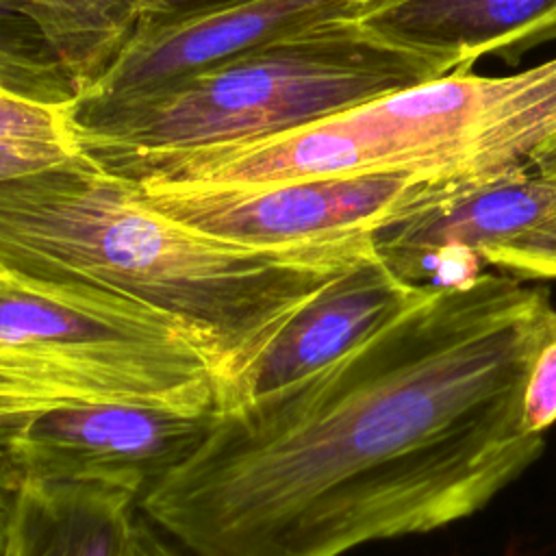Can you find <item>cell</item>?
Instances as JSON below:
<instances>
[{
    "mask_svg": "<svg viewBox=\"0 0 556 556\" xmlns=\"http://www.w3.org/2000/svg\"><path fill=\"white\" fill-rule=\"evenodd\" d=\"M554 311L510 274L430 287L319 371L215 410L139 508L191 556H341L471 517L543 452L521 397Z\"/></svg>",
    "mask_w": 556,
    "mask_h": 556,
    "instance_id": "cell-1",
    "label": "cell"
},
{
    "mask_svg": "<svg viewBox=\"0 0 556 556\" xmlns=\"http://www.w3.org/2000/svg\"><path fill=\"white\" fill-rule=\"evenodd\" d=\"M371 252L376 235L289 250L213 239L83 150L0 180V274L100 287L172 315L208 354L217 397L295 308Z\"/></svg>",
    "mask_w": 556,
    "mask_h": 556,
    "instance_id": "cell-2",
    "label": "cell"
},
{
    "mask_svg": "<svg viewBox=\"0 0 556 556\" xmlns=\"http://www.w3.org/2000/svg\"><path fill=\"white\" fill-rule=\"evenodd\" d=\"M554 135L556 56L504 76L454 70L254 141L135 152L124 172L139 185L185 187L367 172L476 182L528 167Z\"/></svg>",
    "mask_w": 556,
    "mask_h": 556,
    "instance_id": "cell-3",
    "label": "cell"
},
{
    "mask_svg": "<svg viewBox=\"0 0 556 556\" xmlns=\"http://www.w3.org/2000/svg\"><path fill=\"white\" fill-rule=\"evenodd\" d=\"M447 72L341 20L67 119L87 154L193 150L271 137Z\"/></svg>",
    "mask_w": 556,
    "mask_h": 556,
    "instance_id": "cell-4",
    "label": "cell"
},
{
    "mask_svg": "<svg viewBox=\"0 0 556 556\" xmlns=\"http://www.w3.org/2000/svg\"><path fill=\"white\" fill-rule=\"evenodd\" d=\"M80 404L215 413L217 376L172 315L115 291L0 274V432Z\"/></svg>",
    "mask_w": 556,
    "mask_h": 556,
    "instance_id": "cell-5",
    "label": "cell"
},
{
    "mask_svg": "<svg viewBox=\"0 0 556 556\" xmlns=\"http://www.w3.org/2000/svg\"><path fill=\"white\" fill-rule=\"evenodd\" d=\"M135 182V180H132ZM458 185L408 172L339 174L261 185H139L141 200L213 239L256 250L376 235Z\"/></svg>",
    "mask_w": 556,
    "mask_h": 556,
    "instance_id": "cell-6",
    "label": "cell"
},
{
    "mask_svg": "<svg viewBox=\"0 0 556 556\" xmlns=\"http://www.w3.org/2000/svg\"><path fill=\"white\" fill-rule=\"evenodd\" d=\"M213 413L141 404H80L0 432V495L30 482H85L139 500L202 441Z\"/></svg>",
    "mask_w": 556,
    "mask_h": 556,
    "instance_id": "cell-7",
    "label": "cell"
},
{
    "mask_svg": "<svg viewBox=\"0 0 556 556\" xmlns=\"http://www.w3.org/2000/svg\"><path fill=\"white\" fill-rule=\"evenodd\" d=\"M378 0H224L146 15L111 65L67 113L104 109L154 91L235 54L341 20H358Z\"/></svg>",
    "mask_w": 556,
    "mask_h": 556,
    "instance_id": "cell-8",
    "label": "cell"
},
{
    "mask_svg": "<svg viewBox=\"0 0 556 556\" xmlns=\"http://www.w3.org/2000/svg\"><path fill=\"white\" fill-rule=\"evenodd\" d=\"M556 215V176L528 167L465 182L376 232V250L404 280L447 287L476 278L482 252Z\"/></svg>",
    "mask_w": 556,
    "mask_h": 556,
    "instance_id": "cell-9",
    "label": "cell"
},
{
    "mask_svg": "<svg viewBox=\"0 0 556 556\" xmlns=\"http://www.w3.org/2000/svg\"><path fill=\"white\" fill-rule=\"evenodd\" d=\"M430 287L397 276L376 252L315 291L219 393L224 410L293 384L371 337Z\"/></svg>",
    "mask_w": 556,
    "mask_h": 556,
    "instance_id": "cell-10",
    "label": "cell"
},
{
    "mask_svg": "<svg viewBox=\"0 0 556 556\" xmlns=\"http://www.w3.org/2000/svg\"><path fill=\"white\" fill-rule=\"evenodd\" d=\"M358 22L382 41L454 70L515 63L556 41V0H378Z\"/></svg>",
    "mask_w": 556,
    "mask_h": 556,
    "instance_id": "cell-11",
    "label": "cell"
},
{
    "mask_svg": "<svg viewBox=\"0 0 556 556\" xmlns=\"http://www.w3.org/2000/svg\"><path fill=\"white\" fill-rule=\"evenodd\" d=\"M0 556H124L139 497L85 482H30L2 495Z\"/></svg>",
    "mask_w": 556,
    "mask_h": 556,
    "instance_id": "cell-12",
    "label": "cell"
},
{
    "mask_svg": "<svg viewBox=\"0 0 556 556\" xmlns=\"http://www.w3.org/2000/svg\"><path fill=\"white\" fill-rule=\"evenodd\" d=\"M150 13L148 0H33L30 4V20L80 91L111 65Z\"/></svg>",
    "mask_w": 556,
    "mask_h": 556,
    "instance_id": "cell-13",
    "label": "cell"
},
{
    "mask_svg": "<svg viewBox=\"0 0 556 556\" xmlns=\"http://www.w3.org/2000/svg\"><path fill=\"white\" fill-rule=\"evenodd\" d=\"M0 87L46 104L67 106L78 83L28 15L0 13Z\"/></svg>",
    "mask_w": 556,
    "mask_h": 556,
    "instance_id": "cell-14",
    "label": "cell"
},
{
    "mask_svg": "<svg viewBox=\"0 0 556 556\" xmlns=\"http://www.w3.org/2000/svg\"><path fill=\"white\" fill-rule=\"evenodd\" d=\"M482 261L521 280L556 278V215L523 235L486 248Z\"/></svg>",
    "mask_w": 556,
    "mask_h": 556,
    "instance_id": "cell-15",
    "label": "cell"
},
{
    "mask_svg": "<svg viewBox=\"0 0 556 556\" xmlns=\"http://www.w3.org/2000/svg\"><path fill=\"white\" fill-rule=\"evenodd\" d=\"M521 424L534 434H545L556 424V311L526 378Z\"/></svg>",
    "mask_w": 556,
    "mask_h": 556,
    "instance_id": "cell-16",
    "label": "cell"
},
{
    "mask_svg": "<svg viewBox=\"0 0 556 556\" xmlns=\"http://www.w3.org/2000/svg\"><path fill=\"white\" fill-rule=\"evenodd\" d=\"M124 556H191L185 547L172 541L163 530L146 519H135L130 539L126 543Z\"/></svg>",
    "mask_w": 556,
    "mask_h": 556,
    "instance_id": "cell-17",
    "label": "cell"
},
{
    "mask_svg": "<svg viewBox=\"0 0 556 556\" xmlns=\"http://www.w3.org/2000/svg\"><path fill=\"white\" fill-rule=\"evenodd\" d=\"M530 167L543 174L556 176V135L545 141L532 156H530Z\"/></svg>",
    "mask_w": 556,
    "mask_h": 556,
    "instance_id": "cell-18",
    "label": "cell"
},
{
    "mask_svg": "<svg viewBox=\"0 0 556 556\" xmlns=\"http://www.w3.org/2000/svg\"><path fill=\"white\" fill-rule=\"evenodd\" d=\"M215 2H224V0H161V9H159V13L187 11V9L206 7V4H215Z\"/></svg>",
    "mask_w": 556,
    "mask_h": 556,
    "instance_id": "cell-19",
    "label": "cell"
},
{
    "mask_svg": "<svg viewBox=\"0 0 556 556\" xmlns=\"http://www.w3.org/2000/svg\"><path fill=\"white\" fill-rule=\"evenodd\" d=\"M33 0H0V13H17L30 17Z\"/></svg>",
    "mask_w": 556,
    "mask_h": 556,
    "instance_id": "cell-20",
    "label": "cell"
},
{
    "mask_svg": "<svg viewBox=\"0 0 556 556\" xmlns=\"http://www.w3.org/2000/svg\"><path fill=\"white\" fill-rule=\"evenodd\" d=\"M148 2H150V9H152V13H150V15L159 13V9H161V0H148Z\"/></svg>",
    "mask_w": 556,
    "mask_h": 556,
    "instance_id": "cell-21",
    "label": "cell"
},
{
    "mask_svg": "<svg viewBox=\"0 0 556 556\" xmlns=\"http://www.w3.org/2000/svg\"><path fill=\"white\" fill-rule=\"evenodd\" d=\"M0 517H2V508H0Z\"/></svg>",
    "mask_w": 556,
    "mask_h": 556,
    "instance_id": "cell-22",
    "label": "cell"
}]
</instances>
